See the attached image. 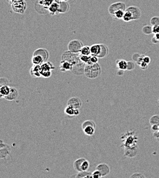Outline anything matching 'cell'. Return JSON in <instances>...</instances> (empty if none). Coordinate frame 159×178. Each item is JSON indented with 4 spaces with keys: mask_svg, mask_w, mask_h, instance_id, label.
Segmentation results:
<instances>
[{
    "mask_svg": "<svg viewBox=\"0 0 159 178\" xmlns=\"http://www.w3.org/2000/svg\"><path fill=\"white\" fill-rule=\"evenodd\" d=\"M97 170H98L99 171V173H101V177H104L106 176V175L109 174L110 173V167H109V165L106 164H100L99 165H97Z\"/></svg>",
    "mask_w": 159,
    "mask_h": 178,
    "instance_id": "12",
    "label": "cell"
},
{
    "mask_svg": "<svg viewBox=\"0 0 159 178\" xmlns=\"http://www.w3.org/2000/svg\"><path fill=\"white\" fill-rule=\"evenodd\" d=\"M72 68H73V64L68 62V61L62 60L60 62V69L61 71L65 72L67 71H71Z\"/></svg>",
    "mask_w": 159,
    "mask_h": 178,
    "instance_id": "14",
    "label": "cell"
},
{
    "mask_svg": "<svg viewBox=\"0 0 159 178\" xmlns=\"http://www.w3.org/2000/svg\"><path fill=\"white\" fill-rule=\"evenodd\" d=\"M32 62L33 65H41L43 62H45V60H44L43 57L39 56V55L33 54L32 58Z\"/></svg>",
    "mask_w": 159,
    "mask_h": 178,
    "instance_id": "18",
    "label": "cell"
},
{
    "mask_svg": "<svg viewBox=\"0 0 159 178\" xmlns=\"http://www.w3.org/2000/svg\"><path fill=\"white\" fill-rule=\"evenodd\" d=\"M123 20H124V22H130L131 21L133 20V17L132 14L130 13V12L128 11V10H126V11L124 12V17H123Z\"/></svg>",
    "mask_w": 159,
    "mask_h": 178,
    "instance_id": "24",
    "label": "cell"
},
{
    "mask_svg": "<svg viewBox=\"0 0 159 178\" xmlns=\"http://www.w3.org/2000/svg\"><path fill=\"white\" fill-rule=\"evenodd\" d=\"M80 114V111L79 109H75V111H74V115L75 116H78Z\"/></svg>",
    "mask_w": 159,
    "mask_h": 178,
    "instance_id": "44",
    "label": "cell"
},
{
    "mask_svg": "<svg viewBox=\"0 0 159 178\" xmlns=\"http://www.w3.org/2000/svg\"><path fill=\"white\" fill-rule=\"evenodd\" d=\"M92 177L93 178H99V177H101V173H99V171L98 170H95V171H93V172L92 173Z\"/></svg>",
    "mask_w": 159,
    "mask_h": 178,
    "instance_id": "35",
    "label": "cell"
},
{
    "mask_svg": "<svg viewBox=\"0 0 159 178\" xmlns=\"http://www.w3.org/2000/svg\"><path fill=\"white\" fill-rule=\"evenodd\" d=\"M12 10L17 14H23L26 10L27 6L24 0H18L12 4Z\"/></svg>",
    "mask_w": 159,
    "mask_h": 178,
    "instance_id": "6",
    "label": "cell"
},
{
    "mask_svg": "<svg viewBox=\"0 0 159 178\" xmlns=\"http://www.w3.org/2000/svg\"><path fill=\"white\" fill-rule=\"evenodd\" d=\"M17 1H18V0H8V1H9V3L10 4H12L14 3V2H15Z\"/></svg>",
    "mask_w": 159,
    "mask_h": 178,
    "instance_id": "45",
    "label": "cell"
},
{
    "mask_svg": "<svg viewBox=\"0 0 159 178\" xmlns=\"http://www.w3.org/2000/svg\"><path fill=\"white\" fill-rule=\"evenodd\" d=\"M67 106L73 108L74 109H79L82 106V101L79 97H71L67 101Z\"/></svg>",
    "mask_w": 159,
    "mask_h": 178,
    "instance_id": "10",
    "label": "cell"
},
{
    "mask_svg": "<svg viewBox=\"0 0 159 178\" xmlns=\"http://www.w3.org/2000/svg\"><path fill=\"white\" fill-rule=\"evenodd\" d=\"M41 68L42 71H52L54 69V67L52 62H45L41 65Z\"/></svg>",
    "mask_w": 159,
    "mask_h": 178,
    "instance_id": "22",
    "label": "cell"
},
{
    "mask_svg": "<svg viewBox=\"0 0 159 178\" xmlns=\"http://www.w3.org/2000/svg\"><path fill=\"white\" fill-rule=\"evenodd\" d=\"M62 60L68 61V62L72 63L73 65L75 63L78 62V61L80 60V55H78V54H76V53L70 52V51H67V52H65L63 54Z\"/></svg>",
    "mask_w": 159,
    "mask_h": 178,
    "instance_id": "5",
    "label": "cell"
},
{
    "mask_svg": "<svg viewBox=\"0 0 159 178\" xmlns=\"http://www.w3.org/2000/svg\"><path fill=\"white\" fill-rule=\"evenodd\" d=\"M72 177H78V178H93L92 173L87 172L86 171H82V172H78V174L71 176Z\"/></svg>",
    "mask_w": 159,
    "mask_h": 178,
    "instance_id": "20",
    "label": "cell"
},
{
    "mask_svg": "<svg viewBox=\"0 0 159 178\" xmlns=\"http://www.w3.org/2000/svg\"><path fill=\"white\" fill-rule=\"evenodd\" d=\"M0 86H1V85H0ZM2 97H3V95H1V93H0V98H2Z\"/></svg>",
    "mask_w": 159,
    "mask_h": 178,
    "instance_id": "47",
    "label": "cell"
},
{
    "mask_svg": "<svg viewBox=\"0 0 159 178\" xmlns=\"http://www.w3.org/2000/svg\"><path fill=\"white\" fill-rule=\"evenodd\" d=\"M156 39H157L158 41H159V33H157V34H155V36H154Z\"/></svg>",
    "mask_w": 159,
    "mask_h": 178,
    "instance_id": "46",
    "label": "cell"
},
{
    "mask_svg": "<svg viewBox=\"0 0 159 178\" xmlns=\"http://www.w3.org/2000/svg\"><path fill=\"white\" fill-rule=\"evenodd\" d=\"M108 54H109V49H108L107 46L104 44H101V51L97 57L100 58H104L107 56Z\"/></svg>",
    "mask_w": 159,
    "mask_h": 178,
    "instance_id": "21",
    "label": "cell"
},
{
    "mask_svg": "<svg viewBox=\"0 0 159 178\" xmlns=\"http://www.w3.org/2000/svg\"><path fill=\"white\" fill-rule=\"evenodd\" d=\"M127 66H128V62L123 59H118L116 61V67L117 70H122V71H126Z\"/></svg>",
    "mask_w": 159,
    "mask_h": 178,
    "instance_id": "17",
    "label": "cell"
},
{
    "mask_svg": "<svg viewBox=\"0 0 159 178\" xmlns=\"http://www.w3.org/2000/svg\"><path fill=\"white\" fill-rule=\"evenodd\" d=\"M125 11H126V10H118V11L114 12L113 17L115 19H122Z\"/></svg>",
    "mask_w": 159,
    "mask_h": 178,
    "instance_id": "29",
    "label": "cell"
},
{
    "mask_svg": "<svg viewBox=\"0 0 159 178\" xmlns=\"http://www.w3.org/2000/svg\"><path fill=\"white\" fill-rule=\"evenodd\" d=\"M91 47V54L94 56H97L99 54L101 51V44H93Z\"/></svg>",
    "mask_w": 159,
    "mask_h": 178,
    "instance_id": "19",
    "label": "cell"
},
{
    "mask_svg": "<svg viewBox=\"0 0 159 178\" xmlns=\"http://www.w3.org/2000/svg\"><path fill=\"white\" fill-rule=\"evenodd\" d=\"M85 63L82 62L81 60L78 61V62L75 63L73 65L71 71L75 75H82V73H84V68H85Z\"/></svg>",
    "mask_w": 159,
    "mask_h": 178,
    "instance_id": "9",
    "label": "cell"
},
{
    "mask_svg": "<svg viewBox=\"0 0 159 178\" xmlns=\"http://www.w3.org/2000/svg\"><path fill=\"white\" fill-rule=\"evenodd\" d=\"M82 129L83 132L86 136H91L95 132V123L92 120L85 121L82 125Z\"/></svg>",
    "mask_w": 159,
    "mask_h": 178,
    "instance_id": "4",
    "label": "cell"
},
{
    "mask_svg": "<svg viewBox=\"0 0 159 178\" xmlns=\"http://www.w3.org/2000/svg\"><path fill=\"white\" fill-rule=\"evenodd\" d=\"M139 66L140 67V68H141V69L145 70V69H147V67H148V65L146 64L145 62H143V61H142V62L139 65Z\"/></svg>",
    "mask_w": 159,
    "mask_h": 178,
    "instance_id": "39",
    "label": "cell"
},
{
    "mask_svg": "<svg viewBox=\"0 0 159 178\" xmlns=\"http://www.w3.org/2000/svg\"><path fill=\"white\" fill-rule=\"evenodd\" d=\"M82 47L83 45L81 41L78 40H73L70 41L68 44V50L70 52L78 54L80 53Z\"/></svg>",
    "mask_w": 159,
    "mask_h": 178,
    "instance_id": "7",
    "label": "cell"
},
{
    "mask_svg": "<svg viewBox=\"0 0 159 178\" xmlns=\"http://www.w3.org/2000/svg\"><path fill=\"white\" fill-rule=\"evenodd\" d=\"M142 32L145 35H150L151 34L153 33V32H152V26L148 25H145L142 28Z\"/></svg>",
    "mask_w": 159,
    "mask_h": 178,
    "instance_id": "25",
    "label": "cell"
},
{
    "mask_svg": "<svg viewBox=\"0 0 159 178\" xmlns=\"http://www.w3.org/2000/svg\"><path fill=\"white\" fill-rule=\"evenodd\" d=\"M152 32H153L154 34H155L159 33V25L152 26Z\"/></svg>",
    "mask_w": 159,
    "mask_h": 178,
    "instance_id": "38",
    "label": "cell"
},
{
    "mask_svg": "<svg viewBox=\"0 0 159 178\" xmlns=\"http://www.w3.org/2000/svg\"><path fill=\"white\" fill-rule=\"evenodd\" d=\"M90 163L85 158H79L73 163V168L77 172L86 171L89 168Z\"/></svg>",
    "mask_w": 159,
    "mask_h": 178,
    "instance_id": "3",
    "label": "cell"
},
{
    "mask_svg": "<svg viewBox=\"0 0 159 178\" xmlns=\"http://www.w3.org/2000/svg\"><path fill=\"white\" fill-rule=\"evenodd\" d=\"M158 102H159V99H158Z\"/></svg>",
    "mask_w": 159,
    "mask_h": 178,
    "instance_id": "49",
    "label": "cell"
},
{
    "mask_svg": "<svg viewBox=\"0 0 159 178\" xmlns=\"http://www.w3.org/2000/svg\"><path fill=\"white\" fill-rule=\"evenodd\" d=\"M52 75V71H42L41 70V77L48 78Z\"/></svg>",
    "mask_w": 159,
    "mask_h": 178,
    "instance_id": "33",
    "label": "cell"
},
{
    "mask_svg": "<svg viewBox=\"0 0 159 178\" xmlns=\"http://www.w3.org/2000/svg\"><path fill=\"white\" fill-rule=\"evenodd\" d=\"M150 24L152 25V26L159 25V17L155 16L152 17L151 19H150Z\"/></svg>",
    "mask_w": 159,
    "mask_h": 178,
    "instance_id": "30",
    "label": "cell"
},
{
    "mask_svg": "<svg viewBox=\"0 0 159 178\" xmlns=\"http://www.w3.org/2000/svg\"><path fill=\"white\" fill-rule=\"evenodd\" d=\"M124 71H122V70H117V75H124Z\"/></svg>",
    "mask_w": 159,
    "mask_h": 178,
    "instance_id": "43",
    "label": "cell"
},
{
    "mask_svg": "<svg viewBox=\"0 0 159 178\" xmlns=\"http://www.w3.org/2000/svg\"><path fill=\"white\" fill-rule=\"evenodd\" d=\"M150 123L151 126L152 125H159V115L155 114L152 116L150 119Z\"/></svg>",
    "mask_w": 159,
    "mask_h": 178,
    "instance_id": "28",
    "label": "cell"
},
{
    "mask_svg": "<svg viewBox=\"0 0 159 178\" xmlns=\"http://www.w3.org/2000/svg\"><path fill=\"white\" fill-rule=\"evenodd\" d=\"M30 74L32 76L35 78L41 77V65H33V67L30 69Z\"/></svg>",
    "mask_w": 159,
    "mask_h": 178,
    "instance_id": "13",
    "label": "cell"
},
{
    "mask_svg": "<svg viewBox=\"0 0 159 178\" xmlns=\"http://www.w3.org/2000/svg\"><path fill=\"white\" fill-rule=\"evenodd\" d=\"M24 1H25V0H24Z\"/></svg>",
    "mask_w": 159,
    "mask_h": 178,
    "instance_id": "50",
    "label": "cell"
},
{
    "mask_svg": "<svg viewBox=\"0 0 159 178\" xmlns=\"http://www.w3.org/2000/svg\"><path fill=\"white\" fill-rule=\"evenodd\" d=\"M101 73V68L98 63L86 64L84 68V74L89 79H95Z\"/></svg>",
    "mask_w": 159,
    "mask_h": 178,
    "instance_id": "2",
    "label": "cell"
},
{
    "mask_svg": "<svg viewBox=\"0 0 159 178\" xmlns=\"http://www.w3.org/2000/svg\"><path fill=\"white\" fill-rule=\"evenodd\" d=\"M130 177L131 178H136V177H137V178H139V177L144 178V177H145V176H144L143 174H141V173H135V174L131 175Z\"/></svg>",
    "mask_w": 159,
    "mask_h": 178,
    "instance_id": "37",
    "label": "cell"
},
{
    "mask_svg": "<svg viewBox=\"0 0 159 178\" xmlns=\"http://www.w3.org/2000/svg\"><path fill=\"white\" fill-rule=\"evenodd\" d=\"M122 146L124 149V155L132 158L138 153V137L135 131H128L121 137Z\"/></svg>",
    "mask_w": 159,
    "mask_h": 178,
    "instance_id": "1",
    "label": "cell"
},
{
    "mask_svg": "<svg viewBox=\"0 0 159 178\" xmlns=\"http://www.w3.org/2000/svg\"><path fill=\"white\" fill-rule=\"evenodd\" d=\"M97 62H98V57L96 56H94V55L91 54L89 62H88V64H95V63H97Z\"/></svg>",
    "mask_w": 159,
    "mask_h": 178,
    "instance_id": "32",
    "label": "cell"
},
{
    "mask_svg": "<svg viewBox=\"0 0 159 178\" xmlns=\"http://www.w3.org/2000/svg\"><path fill=\"white\" fill-rule=\"evenodd\" d=\"M152 43H154V44H157L159 43V41H158L157 39H156L155 37H154L152 39Z\"/></svg>",
    "mask_w": 159,
    "mask_h": 178,
    "instance_id": "42",
    "label": "cell"
},
{
    "mask_svg": "<svg viewBox=\"0 0 159 178\" xmlns=\"http://www.w3.org/2000/svg\"><path fill=\"white\" fill-rule=\"evenodd\" d=\"M10 91V86H8V85H6V84L1 85V86H0V93H1V95H3L4 97L9 94Z\"/></svg>",
    "mask_w": 159,
    "mask_h": 178,
    "instance_id": "23",
    "label": "cell"
},
{
    "mask_svg": "<svg viewBox=\"0 0 159 178\" xmlns=\"http://www.w3.org/2000/svg\"><path fill=\"white\" fill-rule=\"evenodd\" d=\"M143 62H145L146 64H147L148 65H149L150 62H151V59H150V58L149 56L144 55V56H143Z\"/></svg>",
    "mask_w": 159,
    "mask_h": 178,
    "instance_id": "36",
    "label": "cell"
},
{
    "mask_svg": "<svg viewBox=\"0 0 159 178\" xmlns=\"http://www.w3.org/2000/svg\"><path fill=\"white\" fill-rule=\"evenodd\" d=\"M80 54L81 55H86L90 56L91 54V47L89 46H83L80 50Z\"/></svg>",
    "mask_w": 159,
    "mask_h": 178,
    "instance_id": "26",
    "label": "cell"
},
{
    "mask_svg": "<svg viewBox=\"0 0 159 178\" xmlns=\"http://www.w3.org/2000/svg\"><path fill=\"white\" fill-rule=\"evenodd\" d=\"M80 59L82 62L85 63V64H88L89 62L90 56H86V55H80Z\"/></svg>",
    "mask_w": 159,
    "mask_h": 178,
    "instance_id": "31",
    "label": "cell"
},
{
    "mask_svg": "<svg viewBox=\"0 0 159 178\" xmlns=\"http://www.w3.org/2000/svg\"><path fill=\"white\" fill-rule=\"evenodd\" d=\"M33 54L39 55V56H42L43 57V58L44 59V60H45V62H47V60H48L49 52L47 50H45V49H43V48L38 49V50L35 51V52H34Z\"/></svg>",
    "mask_w": 159,
    "mask_h": 178,
    "instance_id": "15",
    "label": "cell"
},
{
    "mask_svg": "<svg viewBox=\"0 0 159 178\" xmlns=\"http://www.w3.org/2000/svg\"><path fill=\"white\" fill-rule=\"evenodd\" d=\"M18 97V91L16 88L14 87H10V91L9 94L6 95V97H4V98H6L7 100L9 101H13L14 99H16Z\"/></svg>",
    "mask_w": 159,
    "mask_h": 178,
    "instance_id": "16",
    "label": "cell"
},
{
    "mask_svg": "<svg viewBox=\"0 0 159 178\" xmlns=\"http://www.w3.org/2000/svg\"><path fill=\"white\" fill-rule=\"evenodd\" d=\"M121 10H126V4H125V3H124V2H116V3L112 4L109 7V12L112 16L113 15L114 12Z\"/></svg>",
    "mask_w": 159,
    "mask_h": 178,
    "instance_id": "8",
    "label": "cell"
},
{
    "mask_svg": "<svg viewBox=\"0 0 159 178\" xmlns=\"http://www.w3.org/2000/svg\"><path fill=\"white\" fill-rule=\"evenodd\" d=\"M74 111H75V109L69 106H67L65 109V113L68 116L72 117V116H75L74 115Z\"/></svg>",
    "mask_w": 159,
    "mask_h": 178,
    "instance_id": "27",
    "label": "cell"
},
{
    "mask_svg": "<svg viewBox=\"0 0 159 178\" xmlns=\"http://www.w3.org/2000/svg\"><path fill=\"white\" fill-rule=\"evenodd\" d=\"M135 68V65L133 62H131V61H129L128 62V66H127V70L128 71H132Z\"/></svg>",
    "mask_w": 159,
    "mask_h": 178,
    "instance_id": "34",
    "label": "cell"
},
{
    "mask_svg": "<svg viewBox=\"0 0 159 178\" xmlns=\"http://www.w3.org/2000/svg\"><path fill=\"white\" fill-rule=\"evenodd\" d=\"M159 125H152V130L153 132H156V131H158Z\"/></svg>",
    "mask_w": 159,
    "mask_h": 178,
    "instance_id": "41",
    "label": "cell"
},
{
    "mask_svg": "<svg viewBox=\"0 0 159 178\" xmlns=\"http://www.w3.org/2000/svg\"><path fill=\"white\" fill-rule=\"evenodd\" d=\"M141 56V54H138V53H136V54H135L134 55H133L132 56V58H133V60L135 61V62H137V61L139 60V58H140V56Z\"/></svg>",
    "mask_w": 159,
    "mask_h": 178,
    "instance_id": "40",
    "label": "cell"
},
{
    "mask_svg": "<svg viewBox=\"0 0 159 178\" xmlns=\"http://www.w3.org/2000/svg\"><path fill=\"white\" fill-rule=\"evenodd\" d=\"M126 10H128L132 14L133 20H138L141 17V11L139 9V7L137 6H130V7L127 8Z\"/></svg>",
    "mask_w": 159,
    "mask_h": 178,
    "instance_id": "11",
    "label": "cell"
},
{
    "mask_svg": "<svg viewBox=\"0 0 159 178\" xmlns=\"http://www.w3.org/2000/svg\"><path fill=\"white\" fill-rule=\"evenodd\" d=\"M158 132H159V128H158Z\"/></svg>",
    "mask_w": 159,
    "mask_h": 178,
    "instance_id": "48",
    "label": "cell"
}]
</instances>
